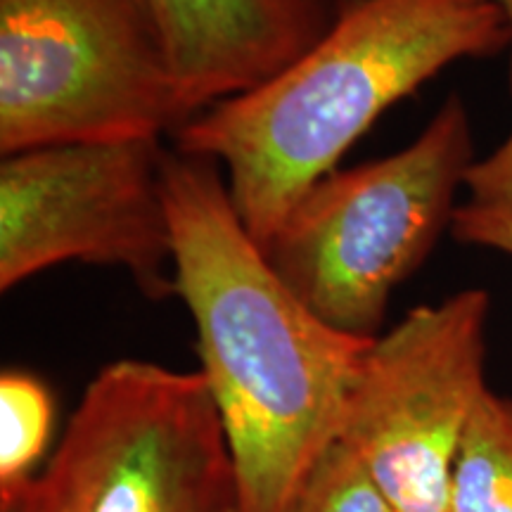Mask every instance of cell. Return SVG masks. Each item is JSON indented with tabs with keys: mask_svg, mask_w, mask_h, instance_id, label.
<instances>
[{
	"mask_svg": "<svg viewBox=\"0 0 512 512\" xmlns=\"http://www.w3.org/2000/svg\"><path fill=\"white\" fill-rule=\"evenodd\" d=\"M164 197L176 294L195 323L242 512H292L335 444L373 339L330 328L283 283L235 211L219 164L169 150Z\"/></svg>",
	"mask_w": 512,
	"mask_h": 512,
	"instance_id": "6da1fadb",
	"label": "cell"
},
{
	"mask_svg": "<svg viewBox=\"0 0 512 512\" xmlns=\"http://www.w3.org/2000/svg\"><path fill=\"white\" fill-rule=\"evenodd\" d=\"M498 55H512L501 0H344L299 60L185 121L174 150L221 166L235 211L264 249L384 110L451 64Z\"/></svg>",
	"mask_w": 512,
	"mask_h": 512,
	"instance_id": "7a4b0ae2",
	"label": "cell"
},
{
	"mask_svg": "<svg viewBox=\"0 0 512 512\" xmlns=\"http://www.w3.org/2000/svg\"><path fill=\"white\" fill-rule=\"evenodd\" d=\"M475 162L470 112L448 95L411 145L313 183L261 252L323 323L380 337L392 294L451 230Z\"/></svg>",
	"mask_w": 512,
	"mask_h": 512,
	"instance_id": "3957f363",
	"label": "cell"
},
{
	"mask_svg": "<svg viewBox=\"0 0 512 512\" xmlns=\"http://www.w3.org/2000/svg\"><path fill=\"white\" fill-rule=\"evenodd\" d=\"M183 112L152 0H0V155L174 136Z\"/></svg>",
	"mask_w": 512,
	"mask_h": 512,
	"instance_id": "277c9868",
	"label": "cell"
},
{
	"mask_svg": "<svg viewBox=\"0 0 512 512\" xmlns=\"http://www.w3.org/2000/svg\"><path fill=\"white\" fill-rule=\"evenodd\" d=\"M491 297L460 290L373 339L337 439L399 512H446L467 422L486 384Z\"/></svg>",
	"mask_w": 512,
	"mask_h": 512,
	"instance_id": "5b68a950",
	"label": "cell"
},
{
	"mask_svg": "<svg viewBox=\"0 0 512 512\" xmlns=\"http://www.w3.org/2000/svg\"><path fill=\"white\" fill-rule=\"evenodd\" d=\"M162 138L69 143L0 162V290L60 264L124 268L150 299L176 294Z\"/></svg>",
	"mask_w": 512,
	"mask_h": 512,
	"instance_id": "8992f818",
	"label": "cell"
},
{
	"mask_svg": "<svg viewBox=\"0 0 512 512\" xmlns=\"http://www.w3.org/2000/svg\"><path fill=\"white\" fill-rule=\"evenodd\" d=\"M91 463L88 512H242L240 482L200 370L119 358L67 422Z\"/></svg>",
	"mask_w": 512,
	"mask_h": 512,
	"instance_id": "52a82bcc",
	"label": "cell"
},
{
	"mask_svg": "<svg viewBox=\"0 0 512 512\" xmlns=\"http://www.w3.org/2000/svg\"><path fill=\"white\" fill-rule=\"evenodd\" d=\"M188 121L264 86L335 22L344 0H152Z\"/></svg>",
	"mask_w": 512,
	"mask_h": 512,
	"instance_id": "ba28073f",
	"label": "cell"
},
{
	"mask_svg": "<svg viewBox=\"0 0 512 512\" xmlns=\"http://www.w3.org/2000/svg\"><path fill=\"white\" fill-rule=\"evenodd\" d=\"M446 512H512V396L486 389L460 441Z\"/></svg>",
	"mask_w": 512,
	"mask_h": 512,
	"instance_id": "9c48e42d",
	"label": "cell"
},
{
	"mask_svg": "<svg viewBox=\"0 0 512 512\" xmlns=\"http://www.w3.org/2000/svg\"><path fill=\"white\" fill-rule=\"evenodd\" d=\"M55 403L46 382L24 370L0 375V494L31 482L53 437Z\"/></svg>",
	"mask_w": 512,
	"mask_h": 512,
	"instance_id": "30bf717a",
	"label": "cell"
},
{
	"mask_svg": "<svg viewBox=\"0 0 512 512\" xmlns=\"http://www.w3.org/2000/svg\"><path fill=\"white\" fill-rule=\"evenodd\" d=\"M91 463L79 434L67 425L48 465L19 489L0 494V512H88Z\"/></svg>",
	"mask_w": 512,
	"mask_h": 512,
	"instance_id": "8fae6325",
	"label": "cell"
},
{
	"mask_svg": "<svg viewBox=\"0 0 512 512\" xmlns=\"http://www.w3.org/2000/svg\"><path fill=\"white\" fill-rule=\"evenodd\" d=\"M292 512H399L349 448L335 441L313 465Z\"/></svg>",
	"mask_w": 512,
	"mask_h": 512,
	"instance_id": "7c38bea8",
	"label": "cell"
},
{
	"mask_svg": "<svg viewBox=\"0 0 512 512\" xmlns=\"http://www.w3.org/2000/svg\"><path fill=\"white\" fill-rule=\"evenodd\" d=\"M465 190L467 202L512 214V128L494 152L470 166Z\"/></svg>",
	"mask_w": 512,
	"mask_h": 512,
	"instance_id": "4fadbf2b",
	"label": "cell"
},
{
	"mask_svg": "<svg viewBox=\"0 0 512 512\" xmlns=\"http://www.w3.org/2000/svg\"><path fill=\"white\" fill-rule=\"evenodd\" d=\"M451 235L463 245L494 249L512 256V214L465 202L453 214Z\"/></svg>",
	"mask_w": 512,
	"mask_h": 512,
	"instance_id": "5bb4252c",
	"label": "cell"
},
{
	"mask_svg": "<svg viewBox=\"0 0 512 512\" xmlns=\"http://www.w3.org/2000/svg\"><path fill=\"white\" fill-rule=\"evenodd\" d=\"M501 3H503L505 12H508V17H510V24H512V0H501ZM510 88H512V55H510Z\"/></svg>",
	"mask_w": 512,
	"mask_h": 512,
	"instance_id": "9a60e30c",
	"label": "cell"
}]
</instances>
